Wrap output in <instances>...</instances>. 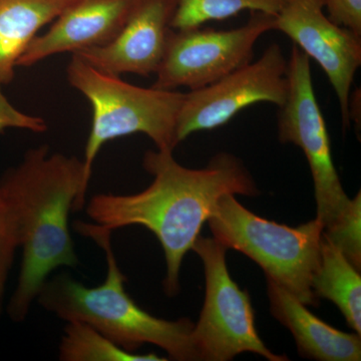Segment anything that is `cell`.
<instances>
[{
    "label": "cell",
    "mask_w": 361,
    "mask_h": 361,
    "mask_svg": "<svg viewBox=\"0 0 361 361\" xmlns=\"http://www.w3.org/2000/svg\"><path fill=\"white\" fill-rule=\"evenodd\" d=\"M142 166L154 177L144 191L133 195L99 194L85 208L94 223L114 230L140 225L155 234L165 254L168 295L179 292L180 270L187 252L224 195L255 197L258 188L237 157L220 153L206 168L183 167L172 151H148Z\"/></svg>",
    "instance_id": "6da1fadb"
},
{
    "label": "cell",
    "mask_w": 361,
    "mask_h": 361,
    "mask_svg": "<svg viewBox=\"0 0 361 361\" xmlns=\"http://www.w3.org/2000/svg\"><path fill=\"white\" fill-rule=\"evenodd\" d=\"M84 161L51 154L47 145L28 149L0 180V193L13 221L23 262L7 313L25 320L42 285L54 270L77 267L78 258L68 227L71 211L85 206L90 185Z\"/></svg>",
    "instance_id": "7a4b0ae2"
},
{
    "label": "cell",
    "mask_w": 361,
    "mask_h": 361,
    "mask_svg": "<svg viewBox=\"0 0 361 361\" xmlns=\"http://www.w3.org/2000/svg\"><path fill=\"white\" fill-rule=\"evenodd\" d=\"M73 227L103 249L108 265L106 279L99 286L87 287L66 273L49 277L37 295L39 305L66 322L90 325L130 353L151 343L164 349L171 360H200L191 320L182 318L171 322L155 317L142 310L127 293L125 275L111 248L113 231L96 223L80 221Z\"/></svg>",
    "instance_id": "3957f363"
},
{
    "label": "cell",
    "mask_w": 361,
    "mask_h": 361,
    "mask_svg": "<svg viewBox=\"0 0 361 361\" xmlns=\"http://www.w3.org/2000/svg\"><path fill=\"white\" fill-rule=\"evenodd\" d=\"M66 78L92 106V127L82 160L90 180L97 154L113 140L144 134L161 151L173 152L179 144L177 122L185 92L130 85L120 75L97 70L77 54H71Z\"/></svg>",
    "instance_id": "277c9868"
},
{
    "label": "cell",
    "mask_w": 361,
    "mask_h": 361,
    "mask_svg": "<svg viewBox=\"0 0 361 361\" xmlns=\"http://www.w3.org/2000/svg\"><path fill=\"white\" fill-rule=\"evenodd\" d=\"M214 238L245 254L266 276L291 292L306 306L317 307L312 279L319 264L322 223L316 218L298 227L258 217L235 198L224 195L208 221Z\"/></svg>",
    "instance_id": "5b68a950"
},
{
    "label": "cell",
    "mask_w": 361,
    "mask_h": 361,
    "mask_svg": "<svg viewBox=\"0 0 361 361\" xmlns=\"http://www.w3.org/2000/svg\"><path fill=\"white\" fill-rule=\"evenodd\" d=\"M192 250L200 256L206 280L205 301L193 329L200 360L228 361L247 351L270 361L288 360L273 353L259 337L250 296L228 271L227 247L217 239L199 236Z\"/></svg>",
    "instance_id": "8992f818"
},
{
    "label": "cell",
    "mask_w": 361,
    "mask_h": 361,
    "mask_svg": "<svg viewBox=\"0 0 361 361\" xmlns=\"http://www.w3.org/2000/svg\"><path fill=\"white\" fill-rule=\"evenodd\" d=\"M289 90L278 114V137L303 152L314 183L317 218L323 228L345 213L351 199L344 192L332 159L326 122L316 99L310 59L295 44L288 59Z\"/></svg>",
    "instance_id": "52a82bcc"
},
{
    "label": "cell",
    "mask_w": 361,
    "mask_h": 361,
    "mask_svg": "<svg viewBox=\"0 0 361 361\" xmlns=\"http://www.w3.org/2000/svg\"><path fill=\"white\" fill-rule=\"evenodd\" d=\"M274 21L272 14L252 11L246 25L234 30H172L153 87L195 90L217 82L252 61L256 42L274 30Z\"/></svg>",
    "instance_id": "ba28073f"
},
{
    "label": "cell",
    "mask_w": 361,
    "mask_h": 361,
    "mask_svg": "<svg viewBox=\"0 0 361 361\" xmlns=\"http://www.w3.org/2000/svg\"><path fill=\"white\" fill-rule=\"evenodd\" d=\"M288 61L272 44L260 59L201 89L185 92L177 122L178 142L201 130L222 127L252 104L282 106L288 96Z\"/></svg>",
    "instance_id": "9c48e42d"
},
{
    "label": "cell",
    "mask_w": 361,
    "mask_h": 361,
    "mask_svg": "<svg viewBox=\"0 0 361 361\" xmlns=\"http://www.w3.org/2000/svg\"><path fill=\"white\" fill-rule=\"evenodd\" d=\"M274 30L286 35L320 66L336 92L342 125L350 128L349 99L361 65L360 37L325 16L322 0H283Z\"/></svg>",
    "instance_id": "30bf717a"
},
{
    "label": "cell",
    "mask_w": 361,
    "mask_h": 361,
    "mask_svg": "<svg viewBox=\"0 0 361 361\" xmlns=\"http://www.w3.org/2000/svg\"><path fill=\"white\" fill-rule=\"evenodd\" d=\"M176 6L177 0H137L127 23L110 44L73 54L110 75L149 77L165 54Z\"/></svg>",
    "instance_id": "8fae6325"
},
{
    "label": "cell",
    "mask_w": 361,
    "mask_h": 361,
    "mask_svg": "<svg viewBox=\"0 0 361 361\" xmlns=\"http://www.w3.org/2000/svg\"><path fill=\"white\" fill-rule=\"evenodd\" d=\"M135 1L73 0L47 32L33 39L18 66L30 68L54 54H77L110 44L127 23Z\"/></svg>",
    "instance_id": "7c38bea8"
},
{
    "label": "cell",
    "mask_w": 361,
    "mask_h": 361,
    "mask_svg": "<svg viewBox=\"0 0 361 361\" xmlns=\"http://www.w3.org/2000/svg\"><path fill=\"white\" fill-rule=\"evenodd\" d=\"M267 277L271 314L295 339L299 355L320 361H360V334H346L330 326L306 308L291 292Z\"/></svg>",
    "instance_id": "4fadbf2b"
},
{
    "label": "cell",
    "mask_w": 361,
    "mask_h": 361,
    "mask_svg": "<svg viewBox=\"0 0 361 361\" xmlns=\"http://www.w3.org/2000/svg\"><path fill=\"white\" fill-rule=\"evenodd\" d=\"M73 0H0V82H13L18 61L44 26Z\"/></svg>",
    "instance_id": "5bb4252c"
},
{
    "label": "cell",
    "mask_w": 361,
    "mask_h": 361,
    "mask_svg": "<svg viewBox=\"0 0 361 361\" xmlns=\"http://www.w3.org/2000/svg\"><path fill=\"white\" fill-rule=\"evenodd\" d=\"M348 258L322 233L319 264L312 279L318 298L336 304L349 326L361 334V277Z\"/></svg>",
    "instance_id": "9a60e30c"
},
{
    "label": "cell",
    "mask_w": 361,
    "mask_h": 361,
    "mask_svg": "<svg viewBox=\"0 0 361 361\" xmlns=\"http://www.w3.org/2000/svg\"><path fill=\"white\" fill-rule=\"evenodd\" d=\"M59 360L63 361H163L155 353H130L116 345L103 334L80 322L66 324L59 346Z\"/></svg>",
    "instance_id": "2e32d148"
},
{
    "label": "cell",
    "mask_w": 361,
    "mask_h": 361,
    "mask_svg": "<svg viewBox=\"0 0 361 361\" xmlns=\"http://www.w3.org/2000/svg\"><path fill=\"white\" fill-rule=\"evenodd\" d=\"M283 0H177L171 27L176 30L201 27L212 20H224L244 11L276 16Z\"/></svg>",
    "instance_id": "e0dca14e"
},
{
    "label": "cell",
    "mask_w": 361,
    "mask_h": 361,
    "mask_svg": "<svg viewBox=\"0 0 361 361\" xmlns=\"http://www.w3.org/2000/svg\"><path fill=\"white\" fill-rule=\"evenodd\" d=\"M361 195L350 200L345 213L323 230L326 238L348 258L356 269L361 267Z\"/></svg>",
    "instance_id": "ac0fdd59"
},
{
    "label": "cell",
    "mask_w": 361,
    "mask_h": 361,
    "mask_svg": "<svg viewBox=\"0 0 361 361\" xmlns=\"http://www.w3.org/2000/svg\"><path fill=\"white\" fill-rule=\"evenodd\" d=\"M18 248L13 221L6 201L0 193V307L4 302L7 279L13 267L14 255Z\"/></svg>",
    "instance_id": "d6986e66"
},
{
    "label": "cell",
    "mask_w": 361,
    "mask_h": 361,
    "mask_svg": "<svg viewBox=\"0 0 361 361\" xmlns=\"http://www.w3.org/2000/svg\"><path fill=\"white\" fill-rule=\"evenodd\" d=\"M0 82V134L8 129L27 130L33 133H44L47 125L44 118L23 113L8 101Z\"/></svg>",
    "instance_id": "ffe728a7"
},
{
    "label": "cell",
    "mask_w": 361,
    "mask_h": 361,
    "mask_svg": "<svg viewBox=\"0 0 361 361\" xmlns=\"http://www.w3.org/2000/svg\"><path fill=\"white\" fill-rule=\"evenodd\" d=\"M329 18L361 39V0H322Z\"/></svg>",
    "instance_id": "44dd1931"
},
{
    "label": "cell",
    "mask_w": 361,
    "mask_h": 361,
    "mask_svg": "<svg viewBox=\"0 0 361 361\" xmlns=\"http://www.w3.org/2000/svg\"><path fill=\"white\" fill-rule=\"evenodd\" d=\"M0 312H1V307H0Z\"/></svg>",
    "instance_id": "7402d4cb"
}]
</instances>
